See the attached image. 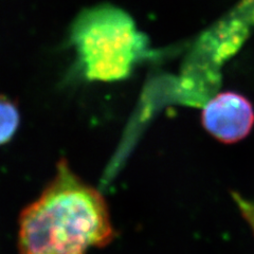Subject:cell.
Listing matches in <instances>:
<instances>
[{
	"mask_svg": "<svg viewBox=\"0 0 254 254\" xmlns=\"http://www.w3.org/2000/svg\"><path fill=\"white\" fill-rule=\"evenodd\" d=\"M115 230L105 198L66 161L36 200L20 214V254H86L105 247Z\"/></svg>",
	"mask_w": 254,
	"mask_h": 254,
	"instance_id": "obj_1",
	"label": "cell"
},
{
	"mask_svg": "<svg viewBox=\"0 0 254 254\" xmlns=\"http://www.w3.org/2000/svg\"><path fill=\"white\" fill-rule=\"evenodd\" d=\"M70 42L84 76L94 82L127 77L145 51L144 36L130 16L108 4L79 14L70 29Z\"/></svg>",
	"mask_w": 254,
	"mask_h": 254,
	"instance_id": "obj_2",
	"label": "cell"
},
{
	"mask_svg": "<svg viewBox=\"0 0 254 254\" xmlns=\"http://www.w3.org/2000/svg\"><path fill=\"white\" fill-rule=\"evenodd\" d=\"M202 123L213 137L224 143H234L250 132L254 124V110L242 94L219 93L204 106Z\"/></svg>",
	"mask_w": 254,
	"mask_h": 254,
	"instance_id": "obj_3",
	"label": "cell"
},
{
	"mask_svg": "<svg viewBox=\"0 0 254 254\" xmlns=\"http://www.w3.org/2000/svg\"><path fill=\"white\" fill-rule=\"evenodd\" d=\"M20 113L17 104L0 94V146L9 143L18 130Z\"/></svg>",
	"mask_w": 254,
	"mask_h": 254,
	"instance_id": "obj_4",
	"label": "cell"
}]
</instances>
